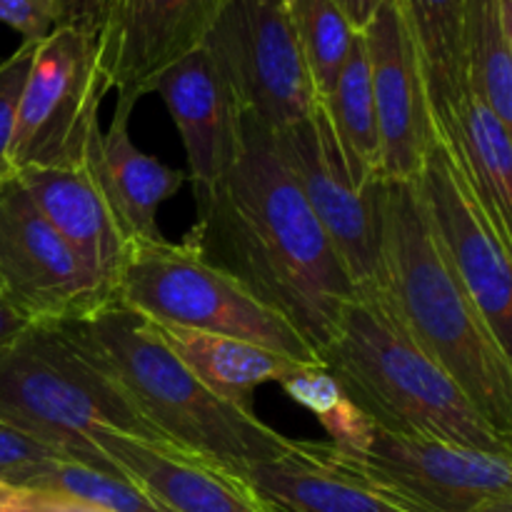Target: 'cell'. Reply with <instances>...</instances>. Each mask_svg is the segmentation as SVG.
<instances>
[{
	"mask_svg": "<svg viewBox=\"0 0 512 512\" xmlns=\"http://www.w3.org/2000/svg\"><path fill=\"white\" fill-rule=\"evenodd\" d=\"M195 200L198 223L183 243L283 315L320 353L355 288L273 135L245 115L238 160L218 183L195 190Z\"/></svg>",
	"mask_w": 512,
	"mask_h": 512,
	"instance_id": "cell-1",
	"label": "cell"
},
{
	"mask_svg": "<svg viewBox=\"0 0 512 512\" xmlns=\"http://www.w3.org/2000/svg\"><path fill=\"white\" fill-rule=\"evenodd\" d=\"M378 298L403 333L463 388L473 408L512 438V355L500 348L440 253L415 183L385 180Z\"/></svg>",
	"mask_w": 512,
	"mask_h": 512,
	"instance_id": "cell-2",
	"label": "cell"
},
{
	"mask_svg": "<svg viewBox=\"0 0 512 512\" xmlns=\"http://www.w3.org/2000/svg\"><path fill=\"white\" fill-rule=\"evenodd\" d=\"M68 328L173 448L208 460L243 483L250 468L293 448V440L265 425L253 408L220 398L195 378L148 320L118 300Z\"/></svg>",
	"mask_w": 512,
	"mask_h": 512,
	"instance_id": "cell-3",
	"label": "cell"
},
{
	"mask_svg": "<svg viewBox=\"0 0 512 512\" xmlns=\"http://www.w3.org/2000/svg\"><path fill=\"white\" fill-rule=\"evenodd\" d=\"M318 358L345 398L378 428L512 455V438L500 435L463 388L403 333L378 293H355L343 305Z\"/></svg>",
	"mask_w": 512,
	"mask_h": 512,
	"instance_id": "cell-4",
	"label": "cell"
},
{
	"mask_svg": "<svg viewBox=\"0 0 512 512\" xmlns=\"http://www.w3.org/2000/svg\"><path fill=\"white\" fill-rule=\"evenodd\" d=\"M0 425L103 473L118 470L95 448L100 425L168 445L68 325H28L0 353Z\"/></svg>",
	"mask_w": 512,
	"mask_h": 512,
	"instance_id": "cell-5",
	"label": "cell"
},
{
	"mask_svg": "<svg viewBox=\"0 0 512 512\" xmlns=\"http://www.w3.org/2000/svg\"><path fill=\"white\" fill-rule=\"evenodd\" d=\"M115 300L155 323L248 340L300 365H320L308 340L190 245L130 240Z\"/></svg>",
	"mask_w": 512,
	"mask_h": 512,
	"instance_id": "cell-6",
	"label": "cell"
},
{
	"mask_svg": "<svg viewBox=\"0 0 512 512\" xmlns=\"http://www.w3.org/2000/svg\"><path fill=\"white\" fill-rule=\"evenodd\" d=\"M270 135L355 293H378L385 180H363L350 168L320 100L303 120Z\"/></svg>",
	"mask_w": 512,
	"mask_h": 512,
	"instance_id": "cell-7",
	"label": "cell"
},
{
	"mask_svg": "<svg viewBox=\"0 0 512 512\" xmlns=\"http://www.w3.org/2000/svg\"><path fill=\"white\" fill-rule=\"evenodd\" d=\"M108 93L98 35L58 25L38 40L10 145L13 173L83 163L100 133V103Z\"/></svg>",
	"mask_w": 512,
	"mask_h": 512,
	"instance_id": "cell-8",
	"label": "cell"
},
{
	"mask_svg": "<svg viewBox=\"0 0 512 512\" xmlns=\"http://www.w3.org/2000/svg\"><path fill=\"white\" fill-rule=\"evenodd\" d=\"M203 48L243 113L268 133L298 123L318 103L285 0H225Z\"/></svg>",
	"mask_w": 512,
	"mask_h": 512,
	"instance_id": "cell-9",
	"label": "cell"
},
{
	"mask_svg": "<svg viewBox=\"0 0 512 512\" xmlns=\"http://www.w3.org/2000/svg\"><path fill=\"white\" fill-rule=\"evenodd\" d=\"M0 293L30 325L78 323L113 300L15 173L0 183Z\"/></svg>",
	"mask_w": 512,
	"mask_h": 512,
	"instance_id": "cell-10",
	"label": "cell"
},
{
	"mask_svg": "<svg viewBox=\"0 0 512 512\" xmlns=\"http://www.w3.org/2000/svg\"><path fill=\"white\" fill-rule=\"evenodd\" d=\"M415 190L440 253L478 305L500 348L512 355V248L493 228L438 135L415 178Z\"/></svg>",
	"mask_w": 512,
	"mask_h": 512,
	"instance_id": "cell-11",
	"label": "cell"
},
{
	"mask_svg": "<svg viewBox=\"0 0 512 512\" xmlns=\"http://www.w3.org/2000/svg\"><path fill=\"white\" fill-rule=\"evenodd\" d=\"M340 458L423 512H470L483 500L512 493V455L405 438L378 425L363 453Z\"/></svg>",
	"mask_w": 512,
	"mask_h": 512,
	"instance_id": "cell-12",
	"label": "cell"
},
{
	"mask_svg": "<svg viewBox=\"0 0 512 512\" xmlns=\"http://www.w3.org/2000/svg\"><path fill=\"white\" fill-rule=\"evenodd\" d=\"M380 135V175L415 183L435 140L433 115L413 40L393 0H383L363 30Z\"/></svg>",
	"mask_w": 512,
	"mask_h": 512,
	"instance_id": "cell-13",
	"label": "cell"
},
{
	"mask_svg": "<svg viewBox=\"0 0 512 512\" xmlns=\"http://www.w3.org/2000/svg\"><path fill=\"white\" fill-rule=\"evenodd\" d=\"M225 0H115L98 35L103 78L118 100L138 103L155 78L198 50Z\"/></svg>",
	"mask_w": 512,
	"mask_h": 512,
	"instance_id": "cell-14",
	"label": "cell"
},
{
	"mask_svg": "<svg viewBox=\"0 0 512 512\" xmlns=\"http://www.w3.org/2000/svg\"><path fill=\"white\" fill-rule=\"evenodd\" d=\"M158 93L180 130L195 190L218 183L243 148V105L213 55L200 45L155 78Z\"/></svg>",
	"mask_w": 512,
	"mask_h": 512,
	"instance_id": "cell-15",
	"label": "cell"
},
{
	"mask_svg": "<svg viewBox=\"0 0 512 512\" xmlns=\"http://www.w3.org/2000/svg\"><path fill=\"white\" fill-rule=\"evenodd\" d=\"M245 485L265 512H423L313 440H293L288 453L250 468Z\"/></svg>",
	"mask_w": 512,
	"mask_h": 512,
	"instance_id": "cell-16",
	"label": "cell"
},
{
	"mask_svg": "<svg viewBox=\"0 0 512 512\" xmlns=\"http://www.w3.org/2000/svg\"><path fill=\"white\" fill-rule=\"evenodd\" d=\"M15 178L115 300L130 238L103 193L90 155L65 168H20Z\"/></svg>",
	"mask_w": 512,
	"mask_h": 512,
	"instance_id": "cell-17",
	"label": "cell"
},
{
	"mask_svg": "<svg viewBox=\"0 0 512 512\" xmlns=\"http://www.w3.org/2000/svg\"><path fill=\"white\" fill-rule=\"evenodd\" d=\"M93 443L168 512H265L243 480L173 445L145 443L103 425L93 430Z\"/></svg>",
	"mask_w": 512,
	"mask_h": 512,
	"instance_id": "cell-18",
	"label": "cell"
},
{
	"mask_svg": "<svg viewBox=\"0 0 512 512\" xmlns=\"http://www.w3.org/2000/svg\"><path fill=\"white\" fill-rule=\"evenodd\" d=\"M133 103L115 100L113 123L90 140L93 160L103 193L108 195L120 225L130 240H165L158 225V210L188 180L185 170L168 168L155 155L143 153L130 138Z\"/></svg>",
	"mask_w": 512,
	"mask_h": 512,
	"instance_id": "cell-19",
	"label": "cell"
},
{
	"mask_svg": "<svg viewBox=\"0 0 512 512\" xmlns=\"http://www.w3.org/2000/svg\"><path fill=\"white\" fill-rule=\"evenodd\" d=\"M460 175L470 185L493 228L512 248V138L510 125L468 90L435 125Z\"/></svg>",
	"mask_w": 512,
	"mask_h": 512,
	"instance_id": "cell-20",
	"label": "cell"
},
{
	"mask_svg": "<svg viewBox=\"0 0 512 512\" xmlns=\"http://www.w3.org/2000/svg\"><path fill=\"white\" fill-rule=\"evenodd\" d=\"M148 320V318H145ZM158 338L178 355L180 363L203 380L220 398L250 408V395L265 383H280L303 368L295 360L248 343V340L225 338V335L203 333V330L180 328L170 323L148 320Z\"/></svg>",
	"mask_w": 512,
	"mask_h": 512,
	"instance_id": "cell-21",
	"label": "cell"
},
{
	"mask_svg": "<svg viewBox=\"0 0 512 512\" xmlns=\"http://www.w3.org/2000/svg\"><path fill=\"white\" fill-rule=\"evenodd\" d=\"M413 40L428 93L433 125H438L468 93L463 68L465 0H393Z\"/></svg>",
	"mask_w": 512,
	"mask_h": 512,
	"instance_id": "cell-22",
	"label": "cell"
},
{
	"mask_svg": "<svg viewBox=\"0 0 512 512\" xmlns=\"http://www.w3.org/2000/svg\"><path fill=\"white\" fill-rule=\"evenodd\" d=\"M465 85L512 125V0H465Z\"/></svg>",
	"mask_w": 512,
	"mask_h": 512,
	"instance_id": "cell-23",
	"label": "cell"
},
{
	"mask_svg": "<svg viewBox=\"0 0 512 512\" xmlns=\"http://www.w3.org/2000/svg\"><path fill=\"white\" fill-rule=\"evenodd\" d=\"M330 125L350 168L363 180H383L380 175V135L375 118L373 85L363 35H355L348 60L325 100Z\"/></svg>",
	"mask_w": 512,
	"mask_h": 512,
	"instance_id": "cell-24",
	"label": "cell"
},
{
	"mask_svg": "<svg viewBox=\"0 0 512 512\" xmlns=\"http://www.w3.org/2000/svg\"><path fill=\"white\" fill-rule=\"evenodd\" d=\"M318 100H325L348 60L355 30L335 0H285Z\"/></svg>",
	"mask_w": 512,
	"mask_h": 512,
	"instance_id": "cell-25",
	"label": "cell"
},
{
	"mask_svg": "<svg viewBox=\"0 0 512 512\" xmlns=\"http://www.w3.org/2000/svg\"><path fill=\"white\" fill-rule=\"evenodd\" d=\"M28 490L68 495L105 512H168L160 508L145 490L130 483L120 473H103L75 460H50L33 480Z\"/></svg>",
	"mask_w": 512,
	"mask_h": 512,
	"instance_id": "cell-26",
	"label": "cell"
},
{
	"mask_svg": "<svg viewBox=\"0 0 512 512\" xmlns=\"http://www.w3.org/2000/svg\"><path fill=\"white\" fill-rule=\"evenodd\" d=\"M38 43H20L15 53L0 60V183L13 175L10 165V145H13L15 123H18L20 95H23L25 78Z\"/></svg>",
	"mask_w": 512,
	"mask_h": 512,
	"instance_id": "cell-27",
	"label": "cell"
},
{
	"mask_svg": "<svg viewBox=\"0 0 512 512\" xmlns=\"http://www.w3.org/2000/svg\"><path fill=\"white\" fill-rule=\"evenodd\" d=\"M65 458L58 450L38 443L23 433L0 425V485L10 488H28L30 480L50 463ZM68 460V458H65Z\"/></svg>",
	"mask_w": 512,
	"mask_h": 512,
	"instance_id": "cell-28",
	"label": "cell"
},
{
	"mask_svg": "<svg viewBox=\"0 0 512 512\" xmlns=\"http://www.w3.org/2000/svg\"><path fill=\"white\" fill-rule=\"evenodd\" d=\"M280 388L293 403L303 405L315 418L328 415L343 400V390L323 365H303L288 378L280 380Z\"/></svg>",
	"mask_w": 512,
	"mask_h": 512,
	"instance_id": "cell-29",
	"label": "cell"
},
{
	"mask_svg": "<svg viewBox=\"0 0 512 512\" xmlns=\"http://www.w3.org/2000/svg\"><path fill=\"white\" fill-rule=\"evenodd\" d=\"M318 420L325 428V433H328L333 450H338L340 455H350V458L360 455L368 448L370 438H373L375 423L358 405L350 403L345 395L328 415H323Z\"/></svg>",
	"mask_w": 512,
	"mask_h": 512,
	"instance_id": "cell-30",
	"label": "cell"
},
{
	"mask_svg": "<svg viewBox=\"0 0 512 512\" xmlns=\"http://www.w3.org/2000/svg\"><path fill=\"white\" fill-rule=\"evenodd\" d=\"M63 0H0V23L23 35V43H38L58 28Z\"/></svg>",
	"mask_w": 512,
	"mask_h": 512,
	"instance_id": "cell-31",
	"label": "cell"
},
{
	"mask_svg": "<svg viewBox=\"0 0 512 512\" xmlns=\"http://www.w3.org/2000/svg\"><path fill=\"white\" fill-rule=\"evenodd\" d=\"M115 0H63L58 25L100 35Z\"/></svg>",
	"mask_w": 512,
	"mask_h": 512,
	"instance_id": "cell-32",
	"label": "cell"
},
{
	"mask_svg": "<svg viewBox=\"0 0 512 512\" xmlns=\"http://www.w3.org/2000/svg\"><path fill=\"white\" fill-rule=\"evenodd\" d=\"M28 325V320H25L23 315L5 300V295L0 293V353H3L5 348H10V345L28 330Z\"/></svg>",
	"mask_w": 512,
	"mask_h": 512,
	"instance_id": "cell-33",
	"label": "cell"
},
{
	"mask_svg": "<svg viewBox=\"0 0 512 512\" xmlns=\"http://www.w3.org/2000/svg\"><path fill=\"white\" fill-rule=\"evenodd\" d=\"M335 3L343 10L355 33H363L370 20H373V15L378 13L380 5H383V0H335Z\"/></svg>",
	"mask_w": 512,
	"mask_h": 512,
	"instance_id": "cell-34",
	"label": "cell"
},
{
	"mask_svg": "<svg viewBox=\"0 0 512 512\" xmlns=\"http://www.w3.org/2000/svg\"><path fill=\"white\" fill-rule=\"evenodd\" d=\"M470 512H512V493L495 495V498L483 500V503L475 505Z\"/></svg>",
	"mask_w": 512,
	"mask_h": 512,
	"instance_id": "cell-35",
	"label": "cell"
}]
</instances>
